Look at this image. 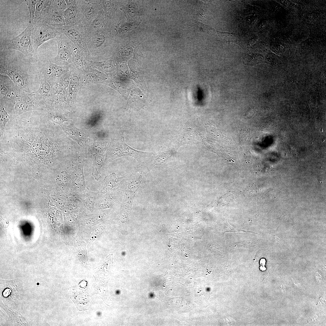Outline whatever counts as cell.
<instances>
[{"label": "cell", "mask_w": 326, "mask_h": 326, "mask_svg": "<svg viewBox=\"0 0 326 326\" xmlns=\"http://www.w3.org/2000/svg\"><path fill=\"white\" fill-rule=\"evenodd\" d=\"M16 62L8 57L5 50L1 51V75L4 74L8 76L20 90L31 92L28 87V77L27 73Z\"/></svg>", "instance_id": "1"}, {"label": "cell", "mask_w": 326, "mask_h": 326, "mask_svg": "<svg viewBox=\"0 0 326 326\" xmlns=\"http://www.w3.org/2000/svg\"><path fill=\"white\" fill-rule=\"evenodd\" d=\"M13 104L7 111L11 116L12 115L18 116L28 111L46 109L44 101L35 92L21 91L19 99Z\"/></svg>", "instance_id": "2"}, {"label": "cell", "mask_w": 326, "mask_h": 326, "mask_svg": "<svg viewBox=\"0 0 326 326\" xmlns=\"http://www.w3.org/2000/svg\"><path fill=\"white\" fill-rule=\"evenodd\" d=\"M32 26V24L29 23L26 29L16 37L11 39L3 40L1 43V47L4 50H15L26 56H33L36 52L31 41Z\"/></svg>", "instance_id": "3"}, {"label": "cell", "mask_w": 326, "mask_h": 326, "mask_svg": "<svg viewBox=\"0 0 326 326\" xmlns=\"http://www.w3.org/2000/svg\"><path fill=\"white\" fill-rule=\"evenodd\" d=\"M55 28L59 33L64 35L70 40L85 55H89L87 46V32L85 27L82 25H76Z\"/></svg>", "instance_id": "4"}, {"label": "cell", "mask_w": 326, "mask_h": 326, "mask_svg": "<svg viewBox=\"0 0 326 326\" xmlns=\"http://www.w3.org/2000/svg\"><path fill=\"white\" fill-rule=\"evenodd\" d=\"M31 30L32 43L36 52L39 47L46 42L55 39L59 33L55 27L39 22L33 21Z\"/></svg>", "instance_id": "5"}, {"label": "cell", "mask_w": 326, "mask_h": 326, "mask_svg": "<svg viewBox=\"0 0 326 326\" xmlns=\"http://www.w3.org/2000/svg\"><path fill=\"white\" fill-rule=\"evenodd\" d=\"M55 39L58 51L53 62L59 66H67L71 62L75 45L67 37L61 33H59Z\"/></svg>", "instance_id": "6"}, {"label": "cell", "mask_w": 326, "mask_h": 326, "mask_svg": "<svg viewBox=\"0 0 326 326\" xmlns=\"http://www.w3.org/2000/svg\"><path fill=\"white\" fill-rule=\"evenodd\" d=\"M81 25L86 27L103 12L101 0H78Z\"/></svg>", "instance_id": "7"}, {"label": "cell", "mask_w": 326, "mask_h": 326, "mask_svg": "<svg viewBox=\"0 0 326 326\" xmlns=\"http://www.w3.org/2000/svg\"><path fill=\"white\" fill-rule=\"evenodd\" d=\"M110 151L107 159L110 161L124 155H129L137 160L149 157L152 153L136 150L127 145L125 142L123 137L119 140L116 141Z\"/></svg>", "instance_id": "8"}, {"label": "cell", "mask_w": 326, "mask_h": 326, "mask_svg": "<svg viewBox=\"0 0 326 326\" xmlns=\"http://www.w3.org/2000/svg\"><path fill=\"white\" fill-rule=\"evenodd\" d=\"M105 30L100 31H88L87 46L89 55L99 57L108 45Z\"/></svg>", "instance_id": "9"}, {"label": "cell", "mask_w": 326, "mask_h": 326, "mask_svg": "<svg viewBox=\"0 0 326 326\" xmlns=\"http://www.w3.org/2000/svg\"><path fill=\"white\" fill-rule=\"evenodd\" d=\"M33 21L41 22L55 27L66 26L63 14L56 9L53 0L43 11L39 18Z\"/></svg>", "instance_id": "10"}, {"label": "cell", "mask_w": 326, "mask_h": 326, "mask_svg": "<svg viewBox=\"0 0 326 326\" xmlns=\"http://www.w3.org/2000/svg\"><path fill=\"white\" fill-rule=\"evenodd\" d=\"M0 97H5L11 101L12 104L20 97L21 90L8 77L0 75Z\"/></svg>", "instance_id": "11"}, {"label": "cell", "mask_w": 326, "mask_h": 326, "mask_svg": "<svg viewBox=\"0 0 326 326\" xmlns=\"http://www.w3.org/2000/svg\"><path fill=\"white\" fill-rule=\"evenodd\" d=\"M67 8L63 15L66 26L81 25V14L78 0H65Z\"/></svg>", "instance_id": "12"}, {"label": "cell", "mask_w": 326, "mask_h": 326, "mask_svg": "<svg viewBox=\"0 0 326 326\" xmlns=\"http://www.w3.org/2000/svg\"><path fill=\"white\" fill-rule=\"evenodd\" d=\"M41 81L38 89L35 92L46 103L50 100L52 92L51 81L41 78Z\"/></svg>", "instance_id": "13"}, {"label": "cell", "mask_w": 326, "mask_h": 326, "mask_svg": "<svg viewBox=\"0 0 326 326\" xmlns=\"http://www.w3.org/2000/svg\"><path fill=\"white\" fill-rule=\"evenodd\" d=\"M106 16L103 13L86 28L88 31H100L105 30Z\"/></svg>", "instance_id": "14"}, {"label": "cell", "mask_w": 326, "mask_h": 326, "mask_svg": "<svg viewBox=\"0 0 326 326\" xmlns=\"http://www.w3.org/2000/svg\"><path fill=\"white\" fill-rule=\"evenodd\" d=\"M0 135L4 133L6 124L11 118L12 116L5 110L4 107L0 104Z\"/></svg>", "instance_id": "15"}, {"label": "cell", "mask_w": 326, "mask_h": 326, "mask_svg": "<svg viewBox=\"0 0 326 326\" xmlns=\"http://www.w3.org/2000/svg\"><path fill=\"white\" fill-rule=\"evenodd\" d=\"M52 0H39L37 3L34 20L37 19L43 11L51 3Z\"/></svg>", "instance_id": "16"}, {"label": "cell", "mask_w": 326, "mask_h": 326, "mask_svg": "<svg viewBox=\"0 0 326 326\" xmlns=\"http://www.w3.org/2000/svg\"><path fill=\"white\" fill-rule=\"evenodd\" d=\"M38 0H26L29 12L30 19L29 23H32L35 18V12L37 3Z\"/></svg>", "instance_id": "17"}, {"label": "cell", "mask_w": 326, "mask_h": 326, "mask_svg": "<svg viewBox=\"0 0 326 326\" xmlns=\"http://www.w3.org/2000/svg\"><path fill=\"white\" fill-rule=\"evenodd\" d=\"M53 4L56 9L63 14L67 8V6L65 0H53Z\"/></svg>", "instance_id": "18"}, {"label": "cell", "mask_w": 326, "mask_h": 326, "mask_svg": "<svg viewBox=\"0 0 326 326\" xmlns=\"http://www.w3.org/2000/svg\"><path fill=\"white\" fill-rule=\"evenodd\" d=\"M266 262V260L264 258H261L260 260V266L259 268L260 270L262 271H264L266 270V268L265 267Z\"/></svg>", "instance_id": "19"}, {"label": "cell", "mask_w": 326, "mask_h": 326, "mask_svg": "<svg viewBox=\"0 0 326 326\" xmlns=\"http://www.w3.org/2000/svg\"><path fill=\"white\" fill-rule=\"evenodd\" d=\"M116 292L117 294H118L119 293L120 291H116Z\"/></svg>", "instance_id": "20"}]
</instances>
